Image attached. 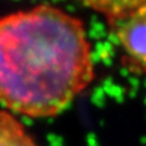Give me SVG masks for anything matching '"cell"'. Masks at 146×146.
Segmentation results:
<instances>
[{
    "instance_id": "6da1fadb",
    "label": "cell",
    "mask_w": 146,
    "mask_h": 146,
    "mask_svg": "<svg viewBox=\"0 0 146 146\" xmlns=\"http://www.w3.org/2000/svg\"><path fill=\"white\" fill-rule=\"evenodd\" d=\"M94 78L82 20L38 5L0 17V104L40 119L60 114Z\"/></svg>"
},
{
    "instance_id": "7a4b0ae2",
    "label": "cell",
    "mask_w": 146,
    "mask_h": 146,
    "mask_svg": "<svg viewBox=\"0 0 146 146\" xmlns=\"http://www.w3.org/2000/svg\"><path fill=\"white\" fill-rule=\"evenodd\" d=\"M111 24L130 61L146 68V7Z\"/></svg>"
},
{
    "instance_id": "3957f363",
    "label": "cell",
    "mask_w": 146,
    "mask_h": 146,
    "mask_svg": "<svg viewBox=\"0 0 146 146\" xmlns=\"http://www.w3.org/2000/svg\"><path fill=\"white\" fill-rule=\"evenodd\" d=\"M84 6L104 14L109 22L124 19L146 7V0H77Z\"/></svg>"
},
{
    "instance_id": "277c9868",
    "label": "cell",
    "mask_w": 146,
    "mask_h": 146,
    "mask_svg": "<svg viewBox=\"0 0 146 146\" xmlns=\"http://www.w3.org/2000/svg\"><path fill=\"white\" fill-rule=\"evenodd\" d=\"M0 146H37V144L9 111L0 109Z\"/></svg>"
},
{
    "instance_id": "5b68a950",
    "label": "cell",
    "mask_w": 146,
    "mask_h": 146,
    "mask_svg": "<svg viewBox=\"0 0 146 146\" xmlns=\"http://www.w3.org/2000/svg\"><path fill=\"white\" fill-rule=\"evenodd\" d=\"M140 144H141V145H146V137H145V136L140 138Z\"/></svg>"
}]
</instances>
